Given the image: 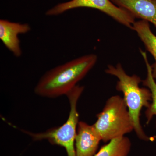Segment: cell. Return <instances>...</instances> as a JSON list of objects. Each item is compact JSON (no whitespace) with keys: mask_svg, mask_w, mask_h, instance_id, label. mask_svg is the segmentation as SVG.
Segmentation results:
<instances>
[{"mask_svg":"<svg viewBox=\"0 0 156 156\" xmlns=\"http://www.w3.org/2000/svg\"><path fill=\"white\" fill-rule=\"evenodd\" d=\"M131 143L125 136L112 140L101 148L94 156H128L131 151Z\"/></svg>","mask_w":156,"mask_h":156,"instance_id":"cell-11","label":"cell"},{"mask_svg":"<svg viewBox=\"0 0 156 156\" xmlns=\"http://www.w3.org/2000/svg\"><path fill=\"white\" fill-rule=\"evenodd\" d=\"M28 23L11 22L6 20H0V39L6 48L17 57L22 55L18 35L30 30Z\"/></svg>","mask_w":156,"mask_h":156,"instance_id":"cell-7","label":"cell"},{"mask_svg":"<svg viewBox=\"0 0 156 156\" xmlns=\"http://www.w3.org/2000/svg\"><path fill=\"white\" fill-rule=\"evenodd\" d=\"M149 23L142 20L135 21L132 30L136 32L146 49L154 58L155 62L151 67L153 76L156 82V36L151 30Z\"/></svg>","mask_w":156,"mask_h":156,"instance_id":"cell-9","label":"cell"},{"mask_svg":"<svg viewBox=\"0 0 156 156\" xmlns=\"http://www.w3.org/2000/svg\"><path fill=\"white\" fill-rule=\"evenodd\" d=\"M97 59L95 54H88L54 68L40 79L35 92L48 98L66 95L94 67Z\"/></svg>","mask_w":156,"mask_h":156,"instance_id":"cell-1","label":"cell"},{"mask_svg":"<svg viewBox=\"0 0 156 156\" xmlns=\"http://www.w3.org/2000/svg\"><path fill=\"white\" fill-rule=\"evenodd\" d=\"M84 88L77 85L66 94L69 100L70 110L67 121L63 125L42 133L35 134L26 131V133L34 140H47L52 144L62 147L65 149L68 156H76L75 139L79 122L77 104Z\"/></svg>","mask_w":156,"mask_h":156,"instance_id":"cell-4","label":"cell"},{"mask_svg":"<svg viewBox=\"0 0 156 156\" xmlns=\"http://www.w3.org/2000/svg\"><path fill=\"white\" fill-rule=\"evenodd\" d=\"M80 8L97 9L120 24L132 29L135 18L129 12L115 5L110 0H71L59 3L47 11L48 16H56L71 9Z\"/></svg>","mask_w":156,"mask_h":156,"instance_id":"cell-5","label":"cell"},{"mask_svg":"<svg viewBox=\"0 0 156 156\" xmlns=\"http://www.w3.org/2000/svg\"><path fill=\"white\" fill-rule=\"evenodd\" d=\"M135 18L152 23L156 27V0H110Z\"/></svg>","mask_w":156,"mask_h":156,"instance_id":"cell-8","label":"cell"},{"mask_svg":"<svg viewBox=\"0 0 156 156\" xmlns=\"http://www.w3.org/2000/svg\"><path fill=\"white\" fill-rule=\"evenodd\" d=\"M108 74L118 78L116 89L122 92L124 100L134 124V131L138 138L148 141L150 139L145 134L140 123V112L143 108H147L152 101L150 90L148 88H140L142 80L136 75L130 76L126 73L121 63L116 66L108 65L105 70Z\"/></svg>","mask_w":156,"mask_h":156,"instance_id":"cell-2","label":"cell"},{"mask_svg":"<svg viewBox=\"0 0 156 156\" xmlns=\"http://www.w3.org/2000/svg\"><path fill=\"white\" fill-rule=\"evenodd\" d=\"M140 50L145 62L147 71L146 78L142 81L143 85L149 89L152 95L151 102L145 112L146 124L148 125L153 117L156 116V82L153 76L151 65L149 63L146 53L140 49Z\"/></svg>","mask_w":156,"mask_h":156,"instance_id":"cell-10","label":"cell"},{"mask_svg":"<svg viewBox=\"0 0 156 156\" xmlns=\"http://www.w3.org/2000/svg\"><path fill=\"white\" fill-rule=\"evenodd\" d=\"M101 139L93 125L79 122L75 139L76 156H94Z\"/></svg>","mask_w":156,"mask_h":156,"instance_id":"cell-6","label":"cell"},{"mask_svg":"<svg viewBox=\"0 0 156 156\" xmlns=\"http://www.w3.org/2000/svg\"><path fill=\"white\" fill-rule=\"evenodd\" d=\"M97 117L93 126L103 142H109L134 131L126 101L119 95L110 97Z\"/></svg>","mask_w":156,"mask_h":156,"instance_id":"cell-3","label":"cell"}]
</instances>
